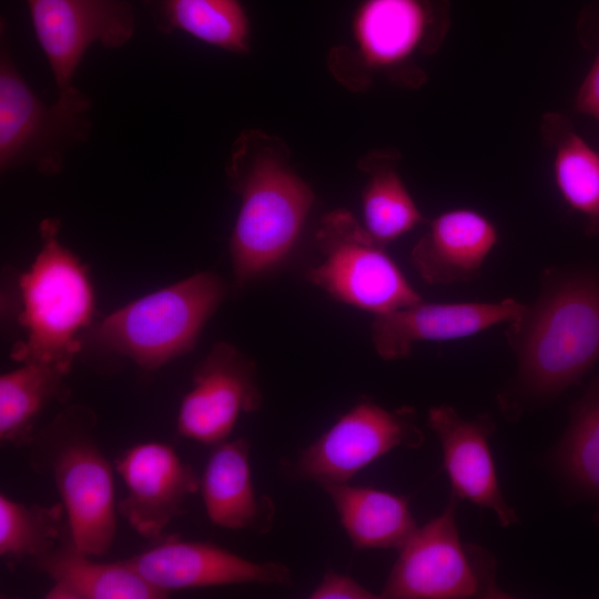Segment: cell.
<instances>
[{
    "mask_svg": "<svg viewBox=\"0 0 599 599\" xmlns=\"http://www.w3.org/2000/svg\"><path fill=\"white\" fill-rule=\"evenodd\" d=\"M506 337L517 369L500 396L512 417L549 402L599 362V273L547 268L536 301L508 323Z\"/></svg>",
    "mask_w": 599,
    "mask_h": 599,
    "instance_id": "cell-1",
    "label": "cell"
},
{
    "mask_svg": "<svg viewBox=\"0 0 599 599\" xmlns=\"http://www.w3.org/2000/svg\"><path fill=\"white\" fill-rule=\"evenodd\" d=\"M288 161L286 144L261 130L242 131L232 145L226 175L241 206L230 254L238 285L287 256L312 209L314 193Z\"/></svg>",
    "mask_w": 599,
    "mask_h": 599,
    "instance_id": "cell-2",
    "label": "cell"
},
{
    "mask_svg": "<svg viewBox=\"0 0 599 599\" xmlns=\"http://www.w3.org/2000/svg\"><path fill=\"white\" fill-rule=\"evenodd\" d=\"M59 229L55 219L42 221L41 248L20 277L19 322L26 337L13 345L11 357L68 374L91 323L94 295L84 266L60 242Z\"/></svg>",
    "mask_w": 599,
    "mask_h": 599,
    "instance_id": "cell-3",
    "label": "cell"
},
{
    "mask_svg": "<svg viewBox=\"0 0 599 599\" xmlns=\"http://www.w3.org/2000/svg\"><path fill=\"white\" fill-rule=\"evenodd\" d=\"M224 294L216 274L196 273L116 309L91 336L142 369H158L193 349Z\"/></svg>",
    "mask_w": 599,
    "mask_h": 599,
    "instance_id": "cell-4",
    "label": "cell"
},
{
    "mask_svg": "<svg viewBox=\"0 0 599 599\" xmlns=\"http://www.w3.org/2000/svg\"><path fill=\"white\" fill-rule=\"evenodd\" d=\"M1 22L0 49V166L7 172L23 165L52 175L67 153L90 138L91 99L75 85L44 103L17 69Z\"/></svg>",
    "mask_w": 599,
    "mask_h": 599,
    "instance_id": "cell-5",
    "label": "cell"
},
{
    "mask_svg": "<svg viewBox=\"0 0 599 599\" xmlns=\"http://www.w3.org/2000/svg\"><path fill=\"white\" fill-rule=\"evenodd\" d=\"M458 499L405 545L379 592L386 599L506 598L496 582V562L479 546L464 544L456 525Z\"/></svg>",
    "mask_w": 599,
    "mask_h": 599,
    "instance_id": "cell-6",
    "label": "cell"
},
{
    "mask_svg": "<svg viewBox=\"0 0 599 599\" xmlns=\"http://www.w3.org/2000/svg\"><path fill=\"white\" fill-rule=\"evenodd\" d=\"M322 261L306 277L333 298L370 312L390 313L422 302L399 267L353 213H327L315 235Z\"/></svg>",
    "mask_w": 599,
    "mask_h": 599,
    "instance_id": "cell-7",
    "label": "cell"
},
{
    "mask_svg": "<svg viewBox=\"0 0 599 599\" xmlns=\"http://www.w3.org/2000/svg\"><path fill=\"white\" fill-rule=\"evenodd\" d=\"M424 434L416 410L386 408L370 399L357 402L295 458L282 463L293 480L319 486L349 483L364 468L398 447L418 448Z\"/></svg>",
    "mask_w": 599,
    "mask_h": 599,
    "instance_id": "cell-8",
    "label": "cell"
},
{
    "mask_svg": "<svg viewBox=\"0 0 599 599\" xmlns=\"http://www.w3.org/2000/svg\"><path fill=\"white\" fill-rule=\"evenodd\" d=\"M263 404L255 362L230 343H215L194 368L192 387L182 398L180 436L215 446L227 440L243 414Z\"/></svg>",
    "mask_w": 599,
    "mask_h": 599,
    "instance_id": "cell-9",
    "label": "cell"
},
{
    "mask_svg": "<svg viewBox=\"0 0 599 599\" xmlns=\"http://www.w3.org/2000/svg\"><path fill=\"white\" fill-rule=\"evenodd\" d=\"M26 1L58 92L73 87V78L91 44L120 49L135 31L134 10L126 0Z\"/></svg>",
    "mask_w": 599,
    "mask_h": 599,
    "instance_id": "cell-10",
    "label": "cell"
},
{
    "mask_svg": "<svg viewBox=\"0 0 599 599\" xmlns=\"http://www.w3.org/2000/svg\"><path fill=\"white\" fill-rule=\"evenodd\" d=\"M449 23L446 0H363L353 20L356 52L349 63L395 72L417 54L434 52ZM346 65V64H344Z\"/></svg>",
    "mask_w": 599,
    "mask_h": 599,
    "instance_id": "cell-11",
    "label": "cell"
},
{
    "mask_svg": "<svg viewBox=\"0 0 599 599\" xmlns=\"http://www.w3.org/2000/svg\"><path fill=\"white\" fill-rule=\"evenodd\" d=\"M152 586L171 590L263 585L291 587V569L277 561H253L206 541L170 538L125 559Z\"/></svg>",
    "mask_w": 599,
    "mask_h": 599,
    "instance_id": "cell-12",
    "label": "cell"
},
{
    "mask_svg": "<svg viewBox=\"0 0 599 599\" xmlns=\"http://www.w3.org/2000/svg\"><path fill=\"white\" fill-rule=\"evenodd\" d=\"M115 469L126 489L118 510L144 538H158L200 490L193 467L165 443L146 441L130 447L115 460Z\"/></svg>",
    "mask_w": 599,
    "mask_h": 599,
    "instance_id": "cell-13",
    "label": "cell"
},
{
    "mask_svg": "<svg viewBox=\"0 0 599 599\" xmlns=\"http://www.w3.org/2000/svg\"><path fill=\"white\" fill-rule=\"evenodd\" d=\"M51 466L71 542L89 556L104 555L116 526L111 465L95 444L77 438L58 449Z\"/></svg>",
    "mask_w": 599,
    "mask_h": 599,
    "instance_id": "cell-14",
    "label": "cell"
},
{
    "mask_svg": "<svg viewBox=\"0 0 599 599\" xmlns=\"http://www.w3.org/2000/svg\"><path fill=\"white\" fill-rule=\"evenodd\" d=\"M427 426L437 436L453 496L493 511L502 527L518 522L501 493L489 447L495 423L488 414L461 417L448 405L428 410Z\"/></svg>",
    "mask_w": 599,
    "mask_h": 599,
    "instance_id": "cell-15",
    "label": "cell"
},
{
    "mask_svg": "<svg viewBox=\"0 0 599 599\" xmlns=\"http://www.w3.org/2000/svg\"><path fill=\"white\" fill-rule=\"evenodd\" d=\"M526 305L514 298L499 302L425 303L375 315L370 339L384 361L410 355L422 341H450L473 336L501 323L515 321Z\"/></svg>",
    "mask_w": 599,
    "mask_h": 599,
    "instance_id": "cell-16",
    "label": "cell"
},
{
    "mask_svg": "<svg viewBox=\"0 0 599 599\" xmlns=\"http://www.w3.org/2000/svg\"><path fill=\"white\" fill-rule=\"evenodd\" d=\"M498 234L479 212L456 209L435 217L410 251V263L427 284L476 278L495 247Z\"/></svg>",
    "mask_w": 599,
    "mask_h": 599,
    "instance_id": "cell-17",
    "label": "cell"
},
{
    "mask_svg": "<svg viewBox=\"0 0 599 599\" xmlns=\"http://www.w3.org/2000/svg\"><path fill=\"white\" fill-rule=\"evenodd\" d=\"M251 444L245 438L213 446L200 491L210 521L231 530L267 531L273 522V502L254 489L250 464Z\"/></svg>",
    "mask_w": 599,
    "mask_h": 599,
    "instance_id": "cell-18",
    "label": "cell"
},
{
    "mask_svg": "<svg viewBox=\"0 0 599 599\" xmlns=\"http://www.w3.org/2000/svg\"><path fill=\"white\" fill-rule=\"evenodd\" d=\"M355 549H400L416 530L408 498L349 483L321 485Z\"/></svg>",
    "mask_w": 599,
    "mask_h": 599,
    "instance_id": "cell-19",
    "label": "cell"
},
{
    "mask_svg": "<svg viewBox=\"0 0 599 599\" xmlns=\"http://www.w3.org/2000/svg\"><path fill=\"white\" fill-rule=\"evenodd\" d=\"M73 544L54 548L37 559L52 580L49 599H161L167 592L152 586L126 560L101 562Z\"/></svg>",
    "mask_w": 599,
    "mask_h": 599,
    "instance_id": "cell-20",
    "label": "cell"
},
{
    "mask_svg": "<svg viewBox=\"0 0 599 599\" xmlns=\"http://www.w3.org/2000/svg\"><path fill=\"white\" fill-rule=\"evenodd\" d=\"M540 132L554 150V176L562 199L586 217L588 234H599V153L561 113L545 114Z\"/></svg>",
    "mask_w": 599,
    "mask_h": 599,
    "instance_id": "cell-21",
    "label": "cell"
},
{
    "mask_svg": "<svg viewBox=\"0 0 599 599\" xmlns=\"http://www.w3.org/2000/svg\"><path fill=\"white\" fill-rule=\"evenodd\" d=\"M398 161L395 151H373L358 162L367 176L362 194L364 226L383 245L424 221L398 173Z\"/></svg>",
    "mask_w": 599,
    "mask_h": 599,
    "instance_id": "cell-22",
    "label": "cell"
},
{
    "mask_svg": "<svg viewBox=\"0 0 599 599\" xmlns=\"http://www.w3.org/2000/svg\"><path fill=\"white\" fill-rule=\"evenodd\" d=\"M156 29L185 32L223 50L250 49V21L240 0H144Z\"/></svg>",
    "mask_w": 599,
    "mask_h": 599,
    "instance_id": "cell-23",
    "label": "cell"
},
{
    "mask_svg": "<svg viewBox=\"0 0 599 599\" xmlns=\"http://www.w3.org/2000/svg\"><path fill=\"white\" fill-rule=\"evenodd\" d=\"M67 374L41 363H23L0 377V438L3 443L26 445L43 408L53 399H65Z\"/></svg>",
    "mask_w": 599,
    "mask_h": 599,
    "instance_id": "cell-24",
    "label": "cell"
},
{
    "mask_svg": "<svg viewBox=\"0 0 599 599\" xmlns=\"http://www.w3.org/2000/svg\"><path fill=\"white\" fill-rule=\"evenodd\" d=\"M555 461L573 491L595 507L599 519V376L572 406Z\"/></svg>",
    "mask_w": 599,
    "mask_h": 599,
    "instance_id": "cell-25",
    "label": "cell"
},
{
    "mask_svg": "<svg viewBox=\"0 0 599 599\" xmlns=\"http://www.w3.org/2000/svg\"><path fill=\"white\" fill-rule=\"evenodd\" d=\"M63 505L27 506L0 496V556L10 567L27 557L38 559L55 548Z\"/></svg>",
    "mask_w": 599,
    "mask_h": 599,
    "instance_id": "cell-26",
    "label": "cell"
},
{
    "mask_svg": "<svg viewBox=\"0 0 599 599\" xmlns=\"http://www.w3.org/2000/svg\"><path fill=\"white\" fill-rule=\"evenodd\" d=\"M308 599H377L375 593L354 578L327 570L307 596Z\"/></svg>",
    "mask_w": 599,
    "mask_h": 599,
    "instance_id": "cell-27",
    "label": "cell"
},
{
    "mask_svg": "<svg viewBox=\"0 0 599 599\" xmlns=\"http://www.w3.org/2000/svg\"><path fill=\"white\" fill-rule=\"evenodd\" d=\"M575 109L599 121V51L596 60L578 90Z\"/></svg>",
    "mask_w": 599,
    "mask_h": 599,
    "instance_id": "cell-28",
    "label": "cell"
}]
</instances>
